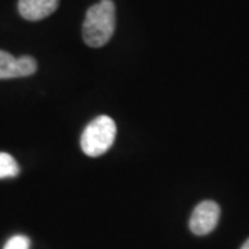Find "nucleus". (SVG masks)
<instances>
[{
    "instance_id": "8",
    "label": "nucleus",
    "mask_w": 249,
    "mask_h": 249,
    "mask_svg": "<svg viewBox=\"0 0 249 249\" xmlns=\"http://www.w3.org/2000/svg\"><path fill=\"white\" fill-rule=\"evenodd\" d=\"M31 241L25 235H14L11 237L3 249H29Z\"/></svg>"
},
{
    "instance_id": "4",
    "label": "nucleus",
    "mask_w": 249,
    "mask_h": 249,
    "mask_svg": "<svg viewBox=\"0 0 249 249\" xmlns=\"http://www.w3.org/2000/svg\"><path fill=\"white\" fill-rule=\"evenodd\" d=\"M60 0H19L18 11L28 21H40L53 14Z\"/></svg>"
},
{
    "instance_id": "9",
    "label": "nucleus",
    "mask_w": 249,
    "mask_h": 249,
    "mask_svg": "<svg viewBox=\"0 0 249 249\" xmlns=\"http://www.w3.org/2000/svg\"><path fill=\"white\" fill-rule=\"evenodd\" d=\"M241 249H249V240L245 241V244H244V245L241 247Z\"/></svg>"
},
{
    "instance_id": "1",
    "label": "nucleus",
    "mask_w": 249,
    "mask_h": 249,
    "mask_svg": "<svg viewBox=\"0 0 249 249\" xmlns=\"http://www.w3.org/2000/svg\"><path fill=\"white\" fill-rule=\"evenodd\" d=\"M115 31V4L112 0H101L91 6L83 22L82 35L90 47L107 45Z\"/></svg>"
},
{
    "instance_id": "3",
    "label": "nucleus",
    "mask_w": 249,
    "mask_h": 249,
    "mask_svg": "<svg viewBox=\"0 0 249 249\" xmlns=\"http://www.w3.org/2000/svg\"><path fill=\"white\" fill-rule=\"evenodd\" d=\"M220 219V206L214 201H202L190 217V230L196 235H206L216 229Z\"/></svg>"
},
{
    "instance_id": "6",
    "label": "nucleus",
    "mask_w": 249,
    "mask_h": 249,
    "mask_svg": "<svg viewBox=\"0 0 249 249\" xmlns=\"http://www.w3.org/2000/svg\"><path fill=\"white\" fill-rule=\"evenodd\" d=\"M19 173L17 160L7 152H0V178H16Z\"/></svg>"
},
{
    "instance_id": "2",
    "label": "nucleus",
    "mask_w": 249,
    "mask_h": 249,
    "mask_svg": "<svg viewBox=\"0 0 249 249\" xmlns=\"http://www.w3.org/2000/svg\"><path fill=\"white\" fill-rule=\"evenodd\" d=\"M116 137V124L112 118L101 115L90 122L80 137L82 151L89 157H100L111 148Z\"/></svg>"
},
{
    "instance_id": "7",
    "label": "nucleus",
    "mask_w": 249,
    "mask_h": 249,
    "mask_svg": "<svg viewBox=\"0 0 249 249\" xmlns=\"http://www.w3.org/2000/svg\"><path fill=\"white\" fill-rule=\"evenodd\" d=\"M18 68H19V78L31 76L37 70V62L31 55H22L18 58Z\"/></svg>"
},
{
    "instance_id": "5",
    "label": "nucleus",
    "mask_w": 249,
    "mask_h": 249,
    "mask_svg": "<svg viewBox=\"0 0 249 249\" xmlns=\"http://www.w3.org/2000/svg\"><path fill=\"white\" fill-rule=\"evenodd\" d=\"M19 78L18 58L7 52L0 50V79Z\"/></svg>"
}]
</instances>
